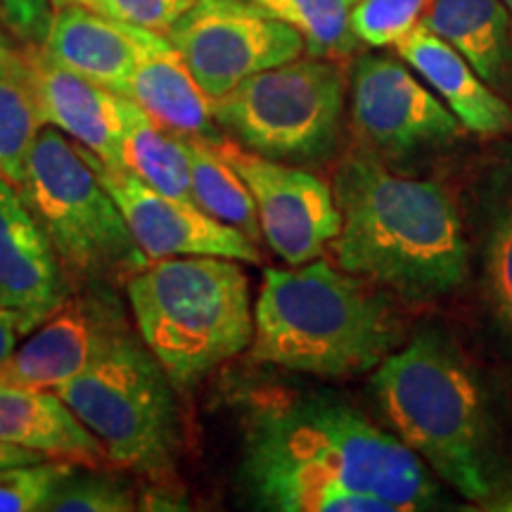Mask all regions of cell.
<instances>
[{
    "instance_id": "cell-1",
    "label": "cell",
    "mask_w": 512,
    "mask_h": 512,
    "mask_svg": "<svg viewBox=\"0 0 512 512\" xmlns=\"http://www.w3.org/2000/svg\"><path fill=\"white\" fill-rule=\"evenodd\" d=\"M245 482L280 512H406L432 508L437 489L418 453L335 399H273L245 439Z\"/></svg>"
},
{
    "instance_id": "cell-2",
    "label": "cell",
    "mask_w": 512,
    "mask_h": 512,
    "mask_svg": "<svg viewBox=\"0 0 512 512\" xmlns=\"http://www.w3.org/2000/svg\"><path fill=\"white\" fill-rule=\"evenodd\" d=\"M339 233L330 242L342 271L411 302H432L467 278V242L444 185L394 174L370 152L337 169Z\"/></svg>"
},
{
    "instance_id": "cell-3",
    "label": "cell",
    "mask_w": 512,
    "mask_h": 512,
    "mask_svg": "<svg viewBox=\"0 0 512 512\" xmlns=\"http://www.w3.org/2000/svg\"><path fill=\"white\" fill-rule=\"evenodd\" d=\"M373 392L394 434L472 503L501 496L489 401L470 361L437 330L377 366Z\"/></svg>"
},
{
    "instance_id": "cell-4",
    "label": "cell",
    "mask_w": 512,
    "mask_h": 512,
    "mask_svg": "<svg viewBox=\"0 0 512 512\" xmlns=\"http://www.w3.org/2000/svg\"><path fill=\"white\" fill-rule=\"evenodd\" d=\"M399 342L394 309L354 273L316 259L266 271L254 306V361L351 377L380 366Z\"/></svg>"
},
{
    "instance_id": "cell-5",
    "label": "cell",
    "mask_w": 512,
    "mask_h": 512,
    "mask_svg": "<svg viewBox=\"0 0 512 512\" xmlns=\"http://www.w3.org/2000/svg\"><path fill=\"white\" fill-rule=\"evenodd\" d=\"M138 337L178 392H190L254 337L249 280L235 259L171 256L126 283Z\"/></svg>"
},
{
    "instance_id": "cell-6",
    "label": "cell",
    "mask_w": 512,
    "mask_h": 512,
    "mask_svg": "<svg viewBox=\"0 0 512 512\" xmlns=\"http://www.w3.org/2000/svg\"><path fill=\"white\" fill-rule=\"evenodd\" d=\"M19 195L72 287H126L150 264L81 147L57 128H43L38 136Z\"/></svg>"
},
{
    "instance_id": "cell-7",
    "label": "cell",
    "mask_w": 512,
    "mask_h": 512,
    "mask_svg": "<svg viewBox=\"0 0 512 512\" xmlns=\"http://www.w3.org/2000/svg\"><path fill=\"white\" fill-rule=\"evenodd\" d=\"M174 389L131 330L55 394L95 434L112 465L159 479L174 470L181 451Z\"/></svg>"
},
{
    "instance_id": "cell-8",
    "label": "cell",
    "mask_w": 512,
    "mask_h": 512,
    "mask_svg": "<svg viewBox=\"0 0 512 512\" xmlns=\"http://www.w3.org/2000/svg\"><path fill=\"white\" fill-rule=\"evenodd\" d=\"M211 114L228 138L256 155L318 162L335 152L342 131L344 74L323 57L278 64L211 100Z\"/></svg>"
},
{
    "instance_id": "cell-9",
    "label": "cell",
    "mask_w": 512,
    "mask_h": 512,
    "mask_svg": "<svg viewBox=\"0 0 512 512\" xmlns=\"http://www.w3.org/2000/svg\"><path fill=\"white\" fill-rule=\"evenodd\" d=\"M166 34L211 100L249 76L299 60L306 50L290 24L249 0H195Z\"/></svg>"
},
{
    "instance_id": "cell-10",
    "label": "cell",
    "mask_w": 512,
    "mask_h": 512,
    "mask_svg": "<svg viewBox=\"0 0 512 512\" xmlns=\"http://www.w3.org/2000/svg\"><path fill=\"white\" fill-rule=\"evenodd\" d=\"M216 150L252 192L266 245L290 266L318 259L342 223L330 185L299 166L256 155L233 138H223Z\"/></svg>"
},
{
    "instance_id": "cell-11",
    "label": "cell",
    "mask_w": 512,
    "mask_h": 512,
    "mask_svg": "<svg viewBox=\"0 0 512 512\" xmlns=\"http://www.w3.org/2000/svg\"><path fill=\"white\" fill-rule=\"evenodd\" d=\"M351 119L377 155L403 159L451 145L463 124L439 95L418 81L408 64L366 55L351 76Z\"/></svg>"
},
{
    "instance_id": "cell-12",
    "label": "cell",
    "mask_w": 512,
    "mask_h": 512,
    "mask_svg": "<svg viewBox=\"0 0 512 512\" xmlns=\"http://www.w3.org/2000/svg\"><path fill=\"white\" fill-rule=\"evenodd\" d=\"M76 290L0 368V382L57 392L131 332L117 287L98 283Z\"/></svg>"
},
{
    "instance_id": "cell-13",
    "label": "cell",
    "mask_w": 512,
    "mask_h": 512,
    "mask_svg": "<svg viewBox=\"0 0 512 512\" xmlns=\"http://www.w3.org/2000/svg\"><path fill=\"white\" fill-rule=\"evenodd\" d=\"M81 152L112 200L117 202L133 240L147 261L171 259V256H223V259L259 264V247L240 230L211 219L195 202L164 195L128 169L107 166L86 147H81Z\"/></svg>"
},
{
    "instance_id": "cell-14",
    "label": "cell",
    "mask_w": 512,
    "mask_h": 512,
    "mask_svg": "<svg viewBox=\"0 0 512 512\" xmlns=\"http://www.w3.org/2000/svg\"><path fill=\"white\" fill-rule=\"evenodd\" d=\"M74 292L17 185L0 178V306L34 332Z\"/></svg>"
},
{
    "instance_id": "cell-15",
    "label": "cell",
    "mask_w": 512,
    "mask_h": 512,
    "mask_svg": "<svg viewBox=\"0 0 512 512\" xmlns=\"http://www.w3.org/2000/svg\"><path fill=\"white\" fill-rule=\"evenodd\" d=\"M164 38L157 31L69 3L50 17L41 50L53 62L121 95L140 60Z\"/></svg>"
},
{
    "instance_id": "cell-16",
    "label": "cell",
    "mask_w": 512,
    "mask_h": 512,
    "mask_svg": "<svg viewBox=\"0 0 512 512\" xmlns=\"http://www.w3.org/2000/svg\"><path fill=\"white\" fill-rule=\"evenodd\" d=\"M46 124L114 169H124L121 95L50 60L41 48H27Z\"/></svg>"
},
{
    "instance_id": "cell-17",
    "label": "cell",
    "mask_w": 512,
    "mask_h": 512,
    "mask_svg": "<svg viewBox=\"0 0 512 512\" xmlns=\"http://www.w3.org/2000/svg\"><path fill=\"white\" fill-rule=\"evenodd\" d=\"M396 53L439 100L456 114L467 131L501 136L512 131V107L479 76L470 62L444 38L418 22L394 43Z\"/></svg>"
},
{
    "instance_id": "cell-18",
    "label": "cell",
    "mask_w": 512,
    "mask_h": 512,
    "mask_svg": "<svg viewBox=\"0 0 512 512\" xmlns=\"http://www.w3.org/2000/svg\"><path fill=\"white\" fill-rule=\"evenodd\" d=\"M0 441L88 470L110 463L95 434L55 392H36L8 382H0Z\"/></svg>"
},
{
    "instance_id": "cell-19",
    "label": "cell",
    "mask_w": 512,
    "mask_h": 512,
    "mask_svg": "<svg viewBox=\"0 0 512 512\" xmlns=\"http://www.w3.org/2000/svg\"><path fill=\"white\" fill-rule=\"evenodd\" d=\"M121 95L178 136L211 145L226 138L211 114V98L190 74L169 38L140 60Z\"/></svg>"
},
{
    "instance_id": "cell-20",
    "label": "cell",
    "mask_w": 512,
    "mask_h": 512,
    "mask_svg": "<svg viewBox=\"0 0 512 512\" xmlns=\"http://www.w3.org/2000/svg\"><path fill=\"white\" fill-rule=\"evenodd\" d=\"M420 22L444 38L494 91H512V17L503 0H432Z\"/></svg>"
},
{
    "instance_id": "cell-21",
    "label": "cell",
    "mask_w": 512,
    "mask_h": 512,
    "mask_svg": "<svg viewBox=\"0 0 512 512\" xmlns=\"http://www.w3.org/2000/svg\"><path fill=\"white\" fill-rule=\"evenodd\" d=\"M46 128L27 48H0V178L22 183L31 150Z\"/></svg>"
},
{
    "instance_id": "cell-22",
    "label": "cell",
    "mask_w": 512,
    "mask_h": 512,
    "mask_svg": "<svg viewBox=\"0 0 512 512\" xmlns=\"http://www.w3.org/2000/svg\"><path fill=\"white\" fill-rule=\"evenodd\" d=\"M124 119V169L176 200L192 202L190 157L185 138L169 131L143 107L121 95Z\"/></svg>"
},
{
    "instance_id": "cell-23",
    "label": "cell",
    "mask_w": 512,
    "mask_h": 512,
    "mask_svg": "<svg viewBox=\"0 0 512 512\" xmlns=\"http://www.w3.org/2000/svg\"><path fill=\"white\" fill-rule=\"evenodd\" d=\"M185 145H188L190 157L192 202L211 219L240 230L249 240L259 242V211H256L252 192L238 171L233 169V164L223 159L216 145L204 143V140L185 138Z\"/></svg>"
},
{
    "instance_id": "cell-24",
    "label": "cell",
    "mask_w": 512,
    "mask_h": 512,
    "mask_svg": "<svg viewBox=\"0 0 512 512\" xmlns=\"http://www.w3.org/2000/svg\"><path fill=\"white\" fill-rule=\"evenodd\" d=\"M268 15L290 24L304 38L306 53L339 60L354 53L358 38L351 29L349 0H249Z\"/></svg>"
},
{
    "instance_id": "cell-25",
    "label": "cell",
    "mask_w": 512,
    "mask_h": 512,
    "mask_svg": "<svg viewBox=\"0 0 512 512\" xmlns=\"http://www.w3.org/2000/svg\"><path fill=\"white\" fill-rule=\"evenodd\" d=\"M136 508L131 479L107 472H79L74 467L50 494V512H126Z\"/></svg>"
},
{
    "instance_id": "cell-26",
    "label": "cell",
    "mask_w": 512,
    "mask_h": 512,
    "mask_svg": "<svg viewBox=\"0 0 512 512\" xmlns=\"http://www.w3.org/2000/svg\"><path fill=\"white\" fill-rule=\"evenodd\" d=\"M432 0H358L351 5V29L370 48L394 46L420 22Z\"/></svg>"
},
{
    "instance_id": "cell-27",
    "label": "cell",
    "mask_w": 512,
    "mask_h": 512,
    "mask_svg": "<svg viewBox=\"0 0 512 512\" xmlns=\"http://www.w3.org/2000/svg\"><path fill=\"white\" fill-rule=\"evenodd\" d=\"M74 467L62 460L0 467V512L43 510L60 479L67 477Z\"/></svg>"
},
{
    "instance_id": "cell-28",
    "label": "cell",
    "mask_w": 512,
    "mask_h": 512,
    "mask_svg": "<svg viewBox=\"0 0 512 512\" xmlns=\"http://www.w3.org/2000/svg\"><path fill=\"white\" fill-rule=\"evenodd\" d=\"M484 290L498 325L512 337V209L496 223L486 242Z\"/></svg>"
},
{
    "instance_id": "cell-29",
    "label": "cell",
    "mask_w": 512,
    "mask_h": 512,
    "mask_svg": "<svg viewBox=\"0 0 512 512\" xmlns=\"http://www.w3.org/2000/svg\"><path fill=\"white\" fill-rule=\"evenodd\" d=\"M76 3L124 24L164 34L195 5V0H76Z\"/></svg>"
},
{
    "instance_id": "cell-30",
    "label": "cell",
    "mask_w": 512,
    "mask_h": 512,
    "mask_svg": "<svg viewBox=\"0 0 512 512\" xmlns=\"http://www.w3.org/2000/svg\"><path fill=\"white\" fill-rule=\"evenodd\" d=\"M48 5L50 0H3L0 8L8 24L17 34L34 38L46 34L48 29Z\"/></svg>"
},
{
    "instance_id": "cell-31",
    "label": "cell",
    "mask_w": 512,
    "mask_h": 512,
    "mask_svg": "<svg viewBox=\"0 0 512 512\" xmlns=\"http://www.w3.org/2000/svg\"><path fill=\"white\" fill-rule=\"evenodd\" d=\"M27 335V325L17 311L0 306V368L15 354L17 339Z\"/></svg>"
},
{
    "instance_id": "cell-32",
    "label": "cell",
    "mask_w": 512,
    "mask_h": 512,
    "mask_svg": "<svg viewBox=\"0 0 512 512\" xmlns=\"http://www.w3.org/2000/svg\"><path fill=\"white\" fill-rule=\"evenodd\" d=\"M41 460H50V458L43 456V453L29 451V448L3 444V441H0V467L31 465V463H41Z\"/></svg>"
},
{
    "instance_id": "cell-33",
    "label": "cell",
    "mask_w": 512,
    "mask_h": 512,
    "mask_svg": "<svg viewBox=\"0 0 512 512\" xmlns=\"http://www.w3.org/2000/svg\"><path fill=\"white\" fill-rule=\"evenodd\" d=\"M69 3H76V0H50V5H53L55 10L57 8H64V5H69Z\"/></svg>"
},
{
    "instance_id": "cell-34",
    "label": "cell",
    "mask_w": 512,
    "mask_h": 512,
    "mask_svg": "<svg viewBox=\"0 0 512 512\" xmlns=\"http://www.w3.org/2000/svg\"><path fill=\"white\" fill-rule=\"evenodd\" d=\"M503 5H505V8H508V12H510V17H512V0H503Z\"/></svg>"
},
{
    "instance_id": "cell-35",
    "label": "cell",
    "mask_w": 512,
    "mask_h": 512,
    "mask_svg": "<svg viewBox=\"0 0 512 512\" xmlns=\"http://www.w3.org/2000/svg\"><path fill=\"white\" fill-rule=\"evenodd\" d=\"M3 43H5V38H3V36H0V48H3Z\"/></svg>"
},
{
    "instance_id": "cell-36",
    "label": "cell",
    "mask_w": 512,
    "mask_h": 512,
    "mask_svg": "<svg viewBox=\"0 0 512 512\" xmlns=\"http://www.w3.org/2000/svg\"><path fill=\"white\" fill-rule=\"evenodd\" d=\"M349 3H351V5H354V3H358V0H349Z\"/></svg>"
},
{
    "instance_id": "cell-37",
    "label": "cell",
    "mask_w": 512,
    "mask_h": 512,
    "mask_svg": "<svg viewBox=\"0 0 512 512\" xmlns=\"http://www.w3.org/2000/svg\"><path fill=\"white\" fill-rule=\"evenodd\" d=\"M0 3H3V0H0Z\"/></svg>"
}]
</instances>
